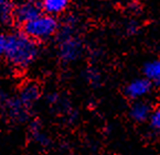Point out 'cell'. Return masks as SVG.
<instances>
[{
    "mask_svg": "<svg viewBox=\"0 0 160 155\" xmlns=\"http://www.w3.org/2000/svg\"><path fill=\"white\" fill-rule=\"evenodd\" d=\"M5 110L7 115L16 121H24L28 118L29 109L24 106L23 103L19 100L18 97H12V98L6 99L3 102Z\"/></svg>",
    "mask_w": 160,
    "mask_h": 155,
    "instance_id": "6",
    "label": "cell"
},
{
    "mask_svg": "<svg viewBox=\"0 0 160 155\" xmlns=\"http://www.w3.org/2000/svg\"><path fill=\"white\" fill-rule=\"evenodd\" d=\"M151 113V108L148 103L141 100H136L129 109V115L136 122H144L149 119Z\"/></svg>",
    "mask_w": 160,
    "mask_h": 155,
    "instance_id": "8",
    "label": "cell"
},
{
    "mask_svg": "<svg viewBox=\"0 0 160 155\" xmlns=\"http://www.w3.org/2000/svg\"><path fill=\"white\" fill-rule=\"evenodd\" d=\"M59 30V22L51 14H40L35 19L23 24V32L35 41L52 38Z\"/></svg>",
    "mask_w": 160,
    "mask_h": 155,
    "instance_id": "2",
    "label": "cell"
},
{
    "mask_svg": "<svg viewBox=\"0 0 160 155\" xmlns=\"http://www.w3.org/2000/svg\"><path fill=\"white\" fill-rule=\"evenodd\" d=\"M39 54L37 41L24 32H12L7 34V44L2 56L16 68H27L35 61Z\"/></svg>",
    "mask_w": 160,
    "mask_h": 155,
    "instance_id": "1",
    "label": "cell"
},
{
    "mask_svg": "<svg viewBox=\"0 0 160 155\" xmlns=\"http://www.w3.org/2000/svg\"><path fill=\"white\" fill-rule=\"evenodd\" d=\"M30 131H31V135L33 136V140L38 143L45 145L48 142L47 135L44 133H42V128L39 124V122H32L30 127Z\"/></svg>",
    "mask_w": 160,
    "mask_h": 155,
    "instance_id": "12",
    "label": "cell"
},
{
    "mask_svg": "<svg viewBox=\"0 0 160 155\" xmlns=\"http://www.w3.org/2000/svg\"><path fill=\"white\" fill-rule=\"evenodd\" d=\"M144 77H146L152 86L160 87V59L147 62L142 68Z\"/></svg>",
    "mask_w": 160,
    "mask_h": 155,
    "instance_id": "9",
    "label": "cell"
},
{
    "mask_svg": "<svg viewBox=\"0 0 160 155\" xmlns=\"http://www.w3.org/2000/svg\"><path fill=\"white\" fill-rule=\"evenodd\" d=\"M40 94L41 92L38 85L34 84V82H27L26 85H23L21 87V89H20L19 94H18L17 97L30 110L31 107L39 100Z\"/></svg>",
    "mask_w": 160,
    "mask_h": 155,
    "instance_id": "7",
    "label": "cell"
},
{
    "mask_svg": "<svg viewBox=\"0 0 160 155\" xmlns=\"http://www.w3.org/2000/svg\"><path fill=\"white\" fill-rule=\"evenodd\" d=\"M148 120L151 129L155 130V131H160V108H157L153 111H151Z\"/></svg>",
    "mask_w": 160,
    "mask_h": 155,
    "instance_id": "13",
    "label": "cell"
},
{
    "mask_svg": "<svg viewBox=\"0 0 160 155\" xmlns=\"http://www.w3.org/2000/svg\"><path fill=\"white\" fill-rule=\"evenodd\" d=\"M59 56L64 63H72L78 59L82 55V41L74 35L72 32V26L65 24L63 26L59 39Z\"/></svg>",
    "mask_w": 160,
    "mask_h": 155,
    "instance_id": "3",
    "label": "cell"
},
{
    "mask_svg": "<svg viewBox=\"0 0 160 155\" xmlns=\"http://www.w3.org/2000/svg\"><path fill=\"white\" fill-rule=\"evenodd\" d=\"M152 89V84L146 77L135 78L125 87V95L132 100H140Z\"/></svg>",
    "mask_w": 160,
    "mask_h": 155,
    "instance_id": "5",
    "label": "cell"
},
{
    "mask_svg": "<svg viewBox=\"0 0 160 155\" xmlns=\"http://www.w3.org/2000/svg\"><path fill=\"white\" fill-rule=\"evenodd\" d=\"M41 14V7L31 0H23L14 6L13 18L19 22V23H27L31 20L35 19L37 16Z\"/></svg>",
    "mask_w": 160,
    "mask_h": 155,
    "instance_id": "4",
    "label": "cell"
},
{
    "mask_svg": "<svg viewBox=\"0 0 160 155\" xmlns=\"http://www.w3.org/2000/svg\"><path fill=\"white\" fill-rule=\"evenodd\" d=\"M71 0H42L41 8L47 14L57 16L68 9Z\"/></svg>",
    "mask_w": 160,
    "mask_h": 155,
    "instance_id": "10",
    "label": "cell"
},
{
    "mask_svg": "<svg viewBox=\"0 0 160 155\" xmlns=\"http://www.w3.org/2000/svg\"><path fill=\"white\" fill-rule=\"evenodd\" d=\"M31 1H35V0H31Z\"/></svg>",
    "mask_w": 160,
    "mask_h": 155,
    "instance_id": "15",
    "label": "cell"
},
{
    "mask_svg": "<svg viewBox=\"0 0 160 155\" xmlns=\"http://www.w3.org/2000/svg\"><path fill=\"white\" fill-rule=\"evenodd\" d=\"M14 3L12 0H0V24L7 26L13 19Z\"/></svg>",
    "mask_w": 160,
    "mask_h": 155,
    "instance_id": "11",
    "label": "cell"
},
{
    "mask_svg": "<svg viewBox=\"0 0 160 155\" xmlns=\"http://www.w3.org/2000/svg\"><path fill=\"white\" fill-rule=\"evenodd\" d=\"M6 44H7V34L5 33H0V56L3 55V52L6 49Z\"/></svg>",
    "mask_w": 160,
    "mask_h": 155,
    "instance_id": "14",
    "label": "cell"
}]
</instances>
